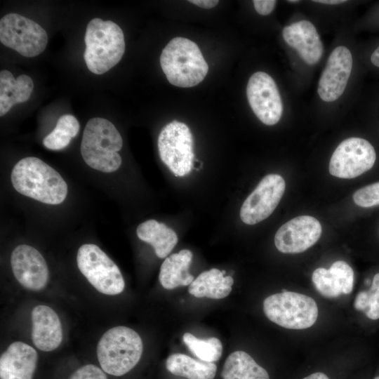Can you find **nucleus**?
Returning <instances> with one entry per match:
<instances>
[{
	"label": "nucleus",
	"instance_id": "a211bd4d",
	"mask_svg": "<svg viewBox=\"0 0 379 379\" xmlns=\"http://www.w3.org/2000/svg\"><path fill=\"white\" fill-rule=\"evenodd\" d=\"M38 354L30 345L12 343L0 357V379H32Z\"/></svg>",
	"mask_w": 379,
	"mask_h": 379
},
{
	"label": "nucleus",
	"instance_id": "4c0bfd02",
	"mask_svg": "<svg viewBox=\"0 0 379 379\" xmlns=\"http://www.w3.org/2000/svg\"><path fill=\"white\" fill-rule=\"evenodd\" d=\"M287 1L289 3H298L299 2V1H297V0H294V1L291 0V1Z\"/></svg>",
	"mask_w": 379,
	"mask_h": 379
},
{
	"label": "nucleus",
	"instance_id": "423d86ee",
	"mask_svg": "<svg viewBox=\"0 0 379 379\" xmlns=\"http://www.w3.org/2000/svg\"><path fill=\"white\" fill-rule=\"evenodd\" d=\"M263 311L271 321L288 329L308 328L318 317V307L313 298L288 291L267 297Z\"/></svg>",
	"mask_w": 379,
	"mask_h": 379
},
{
	"label": "nucleus",
	"instance_id": "58836bf2",
	"mask_svg": "<svg viewBox=\"0 0 379 379\" xmlns=\"http://www.w3.org/2000/svg\"><path fill=\"white\" fill-rule=\"evenodd\" d=\"M379 294V288L375 291Z\"/></svg>",
	"mask_w": 379,
	"mask_h": 379
},
{
	"label": "nucleus",
	"instance_id": "dca6fc26",
	"mask_svg": "<svg viewBox=\"0 0 379 379\" xmlns=\"http://www.w3.org/2000/svg\"><path fill=\"white\" fill-rule=\"evenodd\" d=\"M282 36L307 64L313 65L320 60L324 46L314 25L310 21L300 20L286 26Z\"/></svg>",
	"mask_w": 379,
	"mask_h": 379
},
{
	"label": "nucleus",
	"instance_id": "5701e85b",
	"mask_svg": "<svg viewBox=\"0 0 379 379\" xmlns=\"http://www.w3.org/2000/svg\"><path fill=\"white\" fill-rule=\"evenodd\" d=\"M136 233L140 240L152 245L159 258H166L178 241L176 233L172 229L155 220L140 223Z\"/></svg>",
	"mask_w": 379,
	"mask_h": 379
},
{
	"label": "nucleus",
	"instance_id": "9b49d317",
	"mask_svg": "<svg viewBox=\"0 0 379 379\" xmlns=\"http://www.w3.org/2000/svg\"><path fill=\"white\" fill-rule=\"evenodd\" d=\"M248 103L256 117L265 125L278 123L283 104L274 80L264 72H256L248 79L246 87Z\"/></svg>",
	"mask_w": 379,
	"mask_h": 379
},
{
	"label": "nucleus",
	"instance_id": "4468645a",
	"mask_svg": "<svg viewBox=\"0 0 379 379\" xmlns=\"http://www.w3.org/2000/svg\"><path fill=\"white\" fill-rule=\"evenodd\" d=\"M353 66L351 51L344 46L335 48L330 54L319 81L317 93L325 102H333L343 93Z\"/></svg>",
	"mask_w": 379,
	"mask_h": 379
},
{
	"label": "nucleus",
	"instance_id": "2f4dec72",
	"mask_svg": "<svg viewBox=\"0 0 379 379\" xmlns=\"http://www.w3.org/2000/svg\"><path fill=\"white\" fill-rule=\"evenodd\" d=\"M370 291L359 292L354 300V307L357 310L366 311L369 304Z\"/></svg>",
	"mask_w": 379,
	"mask_h": 379
},
{
	"label": "nucleus",
	"instance_id": "b1692460",
	"mask_svg": "<svg viewBox=\"0 0 379 379\" xmlns=\"http://www.w3.org/2000/svg\"><path fill=\"white\" fill-rule=\"evenodd\" d=\"M221 376L222 379H270L267 371L244 351H236L228 356Z\"/></svg>",
	"mask_w": 379,
	"mask_h": 379
},
{
	"label": "nucleus",
	"instance_id": "c85d7f7f",
	"mask_svg": "<svg viewBox=\"0 0 379 379\" xmlns=\"http://www.w3.org/2000/svg\"><path fill=\"white\" fill-rule=\"evenodd\" d=\"M69 379H107V377L102 368L86 364L76 370Z\"/></svg>",
	"mask_w": 379,
	"mask_h": 379
},
{
	"label": "nucleus",
	"instance_id": "f257e3e1",
	"mask_svg": "<svg viewBox=\"0 0 379 379\" xmlns=\"http://www.w3.org/2000/svg\"><path fill=\"white\" fill-rule=\"evenodd\" d=\"M11 178L17 192L44 204H61L67 194V185L62 176L36 157L20 160L14 166Z\"/></svg>",
	"mask_w": 379,
	"mask_h": 379
},
{
	"label": "nucleus",
	"instance_id": "bb28decb",
	"mask_svg": "<svg viewBox=\"0 0 379 379\" xmlns=\"http://www.w3.org/2000/svg\"><path fill=\"white\" fill-rule=\"evenodd\" d=\"M182 340L188 350L201 361L214 362L221 357L222 345L217 338L199 339L190 333H185Z\"/></svg>",
	"mask_w": 379,
	"mask_h": 379
},
{
	"label": "nucleus",
	"instance_id": "72a5a7b5",
	"mask_svg": "<svg viewBox=\"0 0 379 379\" xmlns=\"http://www.w3.org/2000/svg\"><path fill=\"white\" fill-rule=\"evenodd\" d=\"M370 62L379 69V44L374 48L370 55Z\"/></svg>",
	"mask_w": 379,
	"mask_h": 379
},
{
	"label": "nucleus",
	"instance_id": "7c9ffc66",
	"mask_svg": "<svg viewBox=\"0 0 379 379\" xmlns=\"http://www.w3.org/2000/svg\"><path fill=\"white\" fill-rule=\"evenodd\" d=\"M254 8L258 13L261 15H267L271 13L277 4L274 0H254Z\"/></svg>",
	"mask_w": 379,
	"mask_h": 379
},
{
	"label": "nucleus",
	"instance_id": "20e7f679",
	"mask_svg": "<svg viewBox=\"0 0 379 379\" xmlns=\"http://www.w3.org/2000/svg\"><path fill=\"white\" fill-rule=\"evenodd\" d=\"M84 58L88 69L102 74L115 66L125 52L122 29L111 20L92 19L86 27Z\"/></svg>",
	"mask_w": 379,
	"mask_h": 379
},
{
	"label": "nucleus",
	"instance_id": "412c9836",
	"mask_svg": "<svg viewBox=\"0 0 379 379\" xmlns=\"http://www.w3.org/2000/svg\"><path fill=\"white\" fill-rule=\"evenodd\" d=\"M34 83L31 77L21 74L15 79L8 70L0 72V116L6 114L15 104L27 101Z\"/></svg>",
	"mask_w": 379,
	"mask_h": 379
},
{
	"label": "nucleus",
	"instance_id": "2eb2a0df",
	"mask_svg": "<svg viewBox=\"0 0 379 379\" xmlns=\"http://www.w3.org/2000/svg\"><path fill=\"white\" fill-rule=\"evenodd\" d=\"M13 273L25 288L39 291L48 281V269L42 255L34 247L21 244L14 248L11 256Z\"/></svg>",
	"mask_w": 379,
	"mask_h": 379
},
{
	"label": "nucleus",
	"instance_id": "39448f33",
	"mask_svg": "<svg viewBox=\"0 0 379 379\" xmlns=\"http://www.w3.org/2000/svg\"><path fill=\"white\" fill-rule=\"evenodd\" d=\"M143 350L140 336L134 330L118 326L107 331L97 345L101 368L107 374L121 376L139 362Z\"/></svg>",
	"mask_w": 379,
	"mask_h": 379
},
{
	"label": "nucleus",
	"instance_id": "c756f323",
	"mask_svg": "<svg viewBox=\"0 0 379 379\" xmlns=\"http://www.w3.org/2000/svg\"><path fill=\"white\" fill-rule=\"evenodd\" d=\"M366 315L373 320L379 319V294L376 291H370L369 304Z\"/></svg>",
	"mask_w": 379,
	"mask_h": 379
},
{
	"label": "nucleus",
	"instance_id": "cd10ccee",
	"mask_svg": "<svg viewBox=\"0 0 379 379\" xmlns=\"http://www.w3.org/2000/svg\"><path fill=\"white\" fill-rule=\"evenodd\" d=\"M353 200L357 206L364 208L379 205V182L357 190L353 194Z\"/></svg>",
	"mask_w": 379,
	"mask_h": 379
},
{
	"label": "nucleus",
	"instance_id": "7ed1b4c3",
	"mask_svg": "<svg viewBox=\"0 0 379 379\" xmlns=\"http://www.w3.org/2000/svg\"><path fill=\"white\" fill-rule=\"evenodd\" d=\"M161 67L168 81L175 86L189 88L201 82L208 65L197 44L185 37L171 40L160 56Z\"/></svg>",
	"mask_w": 379,
	"mask_h": 379
},
{
	"label": "nucleus",
	"instance_id": "f3484780",
	"mask_svg": "<svg viewBox=\"0 0 379 379\" xmlns=\"http://www.w3.org/2000/svg\"><path fill=\"white\" fill-rule=\"evenodd\" d=\"M32 340L34 346L44 352L58 348L62 340V328L57 313L50 307L39 305L33 308Z\"/></svg>",
	"mask_w": 379,
	"mask_h": 379
},
{
	"label": "nucleus",
	"instance_id": "393cba45",
	"mask_svg": "<svg viewBox=\"0 0 379 379\" xmlns=\"http://www.w3.org/2000/svg\"><path fill=\"white\" fill-rule=\"evenodd\" d=\"M166 367L172 374L187 379H213L217 371L213 362L198 361L179 353L168 357Z\"/></svg>",
	"mask_w": 379,
	"mask_h": 379
},
{
	"label": "nucleus",
	"instance_id": "1a4fd4ad",
	"mask_svg": "<svg viewBox=\"0 0 379 379\" xmlns=\"http://www.w3.org/2000/svg\"><path fill=\"white\" fill-rule=\"evenodd\" d=\"M0 41L20 55L32 58L45 50L48 35L34 20L18 13H8L0 20Z\"/></svg>",
	"mask_w": 379,
	"mask_h": 379
},
{
	"label": "nucleus",
	"instance_id": "ea45409f",
	"mask_svg": "<svg viewBox=\"0 0 379 379\" xmlns=\"http://www.w3.org/2000/svg\"><path fill=\"white\" fill-rule=\"evenodd\" d=\"M374 379H379V376L375 377Z\"/></svg>",
	"mask_w": 379,
	"mask_h": 379
},
{
	"label": "nucleus",
	"instance_id": "f8f14e48",
	"mask_svg": "<svg viewBox=\"0 0 379 379\" xmlns=\"http://www.w3.org/2000/svg\"><path fill=\"white\" fill-rule=\"evenodd\" d=\"M285 188L281 175H265L244 201L239 213L241 220L245 224L255 225L268 218L279 204Z\"/></svg>",
	"mask_w": 379,
	"mask_h": 379
},
{
	"label": "nucleus",
	"instance_id": "a878e982",
	"mask_svg": "<svg viewBox=\"0 0 379 379\" xmlns=\"http://www.w3.org/2000/svg\"><path fill=\"white\" fill-rule=\"evenodd\" d=\"M79 128L76 117L71 114H64L59 118L55 128L44 138L43 144L52 150L64 149L77 135Z\"/></svg>",
	"mask_w": 379,
	"mask_h": 379
},
{
	"label": "nucleus",
	"instance_id": "6ab92c4d",
	"mask_svg": "<svg viewBox=\"0 0 379 379\" xmlns=\"http://www.w3.org/2000/svg\"><path fill=\"white\" fill-rule=\"evenodd\" d=\"M312 282L317 291L326 298H336L341 293L349 294L354 285V272L345 261L338 260L327 270L316 269L312 273Z\"/></svg>",
	"mask_w": 379,
	"mask_h": 379
},
{
	"label": "nucleus",
	"instance_id": "e433bc0d",
	"mask_svg": "<svg viewBox=\"0 0 379 379\" xmlns=\"http://www.w3.org/2000/svg\"><path fill=\"white\" fill-rule=\"evenodd\" d=\"M314 2L324 4H330V5H335V4H339L345 2L346 1L343 0H318V1H314Z\"/></svg>",
	"mask_w": 379,
	"mask_h": 379
},
{
	"label": "nucleus",
	"instance_id": "f704fd0d",
	"mask_svg": "<svg viewBox=\"0 0 379 379\" xmlns=\"http://www.w3.org/2000/svg\"><path fill=\"white\" fill-rule=\"evenodd\" d=\"M302 379H329V378L326 374L321 372H317L310 375H307Z\"/></svg>",
	"mask_w": 379,
	"mask_h": 379
},
{
	"label": "nucleus",
	"instance_id": "9d476101",
	"mask_svg": "<svg viewBox=\"0 0 379 379\" xmlns=\"http://www.w3.org/2000/svg\"><path fill=\"white\" fill-rule=\"evenodd\" d=\"M376 160L374 147L367 140L352 137L342 141L329 162L331 175L345 179L357 178L370 170Z\"/></svg>",
	"mask_w": 379,
	"mask_h": 379
},
{
	"label": "nucleus",
	"instance_id": "473e14b6",
	"mask_svg": "<svg viewBox=\"0 0 379 379\" xmlns=\"http://www.w3.org/2000/svg\"><path fill=\"white\" fill-rule=\"evenodd\" d=\"M189 2L203 8H212L218 5V0H190Z\"/></svg>",
	"mask_w": 379,
	"mask_h": 379
},
{
	"label": "nucleus",
	"instance_id": "f03ea898",
	"mask_svg": "<svg viewBox=\"0 0 379 379\" xmlns=\"http://www.w3.org/2000/svg\"><path fill=\"white\" fill-rule=\"evenodd\" d=\"M123 145L122 138L109 120L95 117L87 122L81 143V154L90 167L104 173H112L121 166L118 153Z\"/></svg>",
	"mask_w": 379,
	"mask_h": 379
},
{
	"label": "nucleus",
	"instance_id": "c9c22d12",
	"mask_svg": "<svg viewBox=\"0 0 379 379\" xmlns=\"http://www.w3.org/2000/svg\"><path fill=\"white\" fill-rule=\"evenodd\" d=\"M379 288V273L376 274L373 279L370 291L374 292Z\"/></svg>",
	"mask_w": 379,
	"mask_h": 379
},
{
	"label": "nucleus",
	"instance_id": "6e6552de",
	"mask_svg": "<svg viewBox=\"0 0 379 379\" xmlns=\"http://www.w3.org/2000/svg\"><path fill=\"white\" fill-rule=\"evenodd\" d=\"M158 149L161 161L175 176L183 177L192 169L194 140L185 123L175 120L166 124L159 135Z\"/></svg>",
	"mask_w": 379,
	"mask_h": 379
},
{
	"label": "nucleus",
	"instance_id": "4be33fe9",
	"mask_svg": "<svg viewBox=\"0 0 379 379\" xmlns=\"http://www.w3.org/2000/svg\"><path fill=\"white\" fill-rule=\"evenodd\" d=\"M224 274L222 271L217 268L201 272L189 286V293L197 298L211 299L227 297L232 291L234 279Z\"/></svg>",
	"mask_w": 379,
	"mask_h": 379
},
{
	"label": "nucleus",
	"instance_id": "ddd939ff",
	"mask_svg": "<svg viewBox=\"0 0 379 379\" xmlns=\"http://www.w3.org/2000/svg\"><path fill=\"white\" fill-rule=\"evenodd\" d=\"M322 232L319 221L310 215L295 217L277 231L274 244L283 253L295 254L305 251L319 239Z\"/></svg>",
	"mask_w": 379,
	"mask_h": 379
},
{
	"label": "nucleus",
	"instance_id": "0eeeda50",
	"mask_svg": "<svg viewBox=\"0 0 379 379\" xmlns=\"http://www.w3.org/2000/svg\"><path fill=\"white\" fill-rule=\"evenodd\" d=\"M79 271L100 293L109 295L121 293L125 282L117 265L98 246L81 245L77 252Z\"/></svg>",
	"mask_w": 379,
	"mask_h": 379
},
{
	"label": "nucleus",
	"instance_id": "aec40b11",
	"mask_svg": "<svg viewBox=\"0 0 379 379\" xmlns=\"http://www.w3.org/2000/svg\"><path fill=\"white\" fill-rule=\"evenodd\" d=\"M192 257L191 251L183 249L166 258L159 274V281L164 288L174 289L192 284L194 277L190 273L189 269Z\"/></svg>",
	"mask_w": 379,
	"mask_h": 379
}]
</instances>
